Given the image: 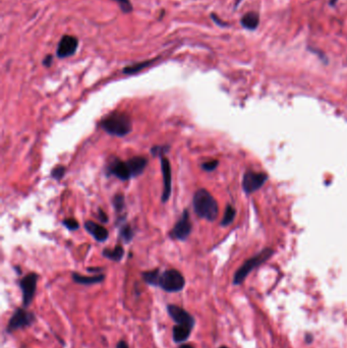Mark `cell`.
I'll use <instances>...</instances> for the list:
<instances>
[{"label": "cell", "instance_id": "e0dca14e", "mask_svg": "<svg viewBox=\"0 0 347 348\" xmlns=\"http://www.w3.org/2000/svg\"><path fill=\"white\" fill-rule=\"evenodd\" d=\"M160 269H154L151 271H146V272L142 273L143 280L146 284L154 287H158L159 279H160Z\"/></svg>", "mask_w": 347, "mask_h": 348}, {"label": "cell", "instance_id": "83f0119b", "mask_svg": "<svg viewBox=\"0 0 347 348\" xmlns=\"http://www.w3.org/2000/svg\"><path fill=\"white\" fill-rule=\"evenodd\" d=\"M219 164V161L218 160H210V161H207L205 163L202 164V168L207 171V172H211L213 170H215L217 168Z\"/></svg>", "mask_w": 347, "mask_h": 348}, {"label": "cell", "instance_id": "2e32d148", "mask_svg": "<svg viewBox=\"0 0 347 348\" xmlns=\"http://www.w3.org/2000/svg\"><path fill=\"white\" fill-rule=\"evenodd\" d=\"M191 329L179 325H174L172 328V340L174 343L181 344L188 340L191 334Z\"/></svg>", "mask_w": 347, "mask_h": 348}, {"label": "cell", "instance_id": "d590c367", "mask_svg": "<svg viewBox=\"0 0 347 348\" xmlns=\"http://www.w3.org/2000/svg\"><path fill=\"white\" fill-rule=\"evenodd\" d=\"M219 348H228V347H226V346H220Z\"/></svg>", "mask_w": 347, "mask_h": 348}, {"label": "cell", "instance_id": "484cf974", "mask_svg": "<svg viewBox=\"0 0 347 348\" xmlns=\"http://www.w3.org/2000/svg\"><path fill=\"white\" fill-rule=\"evenodd\" d=\"M62 224L70 231H75V230H78L80 228V225H79L78 221H76L73 218H67V219L63 220Z\"/></svg>", "mask_w": 347, "mask_h": 348}, {"label": "cell", "instance_id": "8fae6325", "mask_svg": "<svg viewBox=\"0 0 347 348\" xmlns=\"http://www.w3.org/2000/svg\"><path fill=\"white\" fill-rule=\"evenodd\" d=\"M107 172L123 181H128L132 178V173L127 162H123L117 157H114L109 162L107 166Z\"/></svg>", "mask_w": 347, "mask_h": 348}, {"label": "cell", "instance_id": "ac0fdd59", "mask_svg": "<svg viewBox=\"0 0 347 348\" xmlns=\"http://www.w3.org/2000/svg\"><path fill=\"white\" fill-rule=\"evenodd\" d=\"M259 23H260V17L257 13H249V14H246L243 19L241 20V24L242 26L247 29V30H251V31H254L258 28L259 26Z\"/></svg>", "mask_w": 347, "mask_h": 348}, {"label": "cell", "instance_id": "1f68e13d", "mask_svg": "<svg viewBox=\"0 0 347 348\" xmlns=\"http://www.w3.org/2000/svg\"><path fill=\"white\" fill-rule=\"evenodd\" d=\"M115 348H130V346H129L127 341L121 340V341H119V343L117 344V347H115Z\"/></svg>", "mask_w": 347, "mask_h": 348}, {"label": "cell", "instance_id": "5b68a950", "mask_svg": "<svg viewBox=\"0 0 347 348\" xmlns=\"http://www.w3.org/2000/svg\"><path fill=\"white\" fill-rule=\"evenodd\" d=\"M185 286V279L178 270L169 269L161 273L158 287L169 293L180 292Z\"/></svg>", "mask_w": 347, "mask_h": 348}, {"label": "cell", "instance_id": "44dd1931", "mask_svg": "<svg viewBox=\"0 0 347 348\" xmlns=\"http://www.w3.org/2000/svg\"><path fill=\"white\" fill-rule=\"evenodd\" d=\"M237 216V210L235 209V207H233L231 205H227L223 218L221 220V225L222 226H228L231 223H233L236 219Z\"/></svg>", "mask_w": 347, "mask_h": 348}, {"label": "cell", "instance_id": "9a60e30c", "mask_svg": "<svg viewBox=\"0 0 347 348\" xmlns=\"http://www.w3.org/2000/svg\"><path fill=\"white\" fill-rule=\"evenodd\" d=\"M127 164L132 173V177L142 174L147 167L148 160L145 157H133L127 161Z\"/></svg>", "mask_w": 347, "mask_h": 348}, {"label": "cell", "instance_id": "836d02e7", "mask_svg": "<svg viewBox=\"0 0 347 348\" xmlns=\"http://www.w3.org/2000/svg\"><path fill=\"white\" fill-rule=\"evenodd\" d=\"M178 348H195L194 346H192V345H190V344H186V343H183V344H181V345H179V347Z\"/></svg>", "mask_w": 347, "mask_h": 348}, {"label": "cell", "instance_id": "30bf717a", "mask_svg": "<svg viewBox=\"0 0 347 348\" xmlns=\"http://www.w3.org/2000/svg\"><path fill=\"white\" fill-rule=\"evenodd\" d=\"M79 47L78 38L71 35H64L57 45L56 54L59 58H66L73 55Z\"/></svg>", "mask_w": 347, "mask_h": 348}, {"label": "cell", "instance_id": "6da1fadb", "mask_svg": "<svg viewBox=\"0 0 347 348\" xmlns=\"http://www.w3.org/2000/svg\"><path fill=\"white\" fill-rule=\"evenodd\" d=\"M192 207L200 218L210 222L215 221L219 214L217 201L205 188H201L195 192L194 199H192Z\"/></svg>", "mask_w": 347, "mask_h": 348}, {"label": "cell", "instance_id": "8992f818", "mask_svg": "<svg viewBox=\"0 0 347 348\" xmlns=\"http://www.w3.org/2000/svg\"><path fill=\"white\" fill-rule=\"evenodd\" d=\"M38 280H39V275L35 272H32L27 274L19 282L20 288L22 290V304L26 308H28L34 300Z\"/></svg>", "mask_w": 347, "mask_h": 348}, {"label": "cell", "instance_id": "4dcf8cb0", "mask_svg": "<svg viewBox=\"0 0 347 348\" xmlns=\"http://www.w3.org/2000/svg\"><path fill=\"white\" fill-rule=\"evenodd\" d=\"M52 61H53V56H52V55H47V56L43 59V65L46 66V67H49V66H51V64H52Z\"/></svg>", "mask_w": 347, "mask_h": 348}, {"label": "cell", "instance_id": "d6a6232c", "mask_svg": "<svg viewBox=\"0 0 347 348\" xmlns=\"http://www.w3.org/2000/svg\"><path fill=\"white\" fill-rule=\"evenodd\" d=\"M87 271H88V272H92V273H100V272H102L103 269L99 268V267H95V268L91 267V268H88Z\"/></svg>", "mask_w": 347, "mask_h": 348}, {"label": "cell", "instance_id": "9c48e42d", "mask_svg": "<svg viewBox=\"0 0 347 348\" xmlns=\"http://www.w3.org/2000/svg\"><path fill=\"white\" fill-rule=\"evenodd\" d=\"M268 175L264 172L249 170L243 178V188L247 193H253L259 190L267 181Z\"/></svg>", "mask_w": 347, "mask_h": 348}, {"label": "cell", "instance_id": "d4e9b609", "mask_svg": "<svg viewBox=\"0 0 347 348\" xmlns=\"http://www.w3.org/2000/svg\"><path fill=\"white\" fill-rule=\"evenodd\" d=\"M113 2L120 6L122 12L125 14H130L133 11V6L130 0H113Z\"/></svg>", "mask_w": 347, "mask_h": 348}, {"label": "cell", "instance_id": "277c9868", "mask_svg": "<svg viewBox=\"0 0 347 348\" xmlns=\"http://www.w3.org/2000/svg\"><path fill=\"white\" fill-rule=\"evenodd\" d=\"M36 322V316L33 312L29 311L28 308L22 306L15 309L14 314L12 315L8 327H7V333L13 334L16 331L28 329L33 326V324Z\"/></svg>", "mask_w": 347, "mask_h": 348}, {"label": "cell", "instance_id": "5bb4252c", "mask_svg": "<svg viewBox=\"0 0 347 348\" xmlns=\"http://www.w3.org/2000/svg\"><path fill=\"white\" fill-rule=\"evenodd\" d=\"M71 278H72L73 282H75V283L89 286V285L102 283L105 280V275L104 274H98L95 276H84V275H81L79 273L74 272L71 274Z\"/></svg>", "mask_w": 347, "mask_h": 348}, {"label": "cell", "instance_id": "ba28073f", "mask_svg": "<svg viewBox=\"0 0 347 348\" xmlns=\"http://www.w3.org/2000/svg\"><path fill=\"white\" fill-rule=\"evenodd\" d=\"M191 222L187 210H184L181 217L170 231V238L177 241H185L191 232Z\"/></svg>", "mask_w": 347, "mask_h": 348}, {"label": "cell", "instance_id": "7c38bea8", "mask_svg": "<svg viewBox=\"0 0 347 348\" xmlns=\"http://www.w3.org/2000/svg\"><path fill=\"white\" fill-rule=\"evenodd\" d=\"M161 162V171L163 175V192H162V203H166L171 195V186H172V175H171V166L168 159L164 156L160 158Z\"/></svg>", "mask_w": 347, "mask_h": 348}, {"label": "cell", "instance_id": "f1b7e54d", "mask_svg": "<svg viewBox=\"0 0 347 348\" xmlns=\"http://www.w3.org/2000/svg\"><path fill=\"white\" fill-rule=\"evenodd\" d=\"M211 18H212V20L214 21V23H216L218 26H220V27H227L228 25H227V23H224L223 21H221L215 14H212L211 15Z\"/></svg>", "mask_w": 347, "mask_h": 348}, {"label": "cell", "instance_id": "4fadbf2b", "mask_svg": "<svg viewBox=\"0 0 347 348\" xmlns=\"http://www.w3.org/2000/svg\"><path fill=\"white\" fill-rule=\"evenodd\" d=\"M85 228L89 234L99 243L105 242L109 237L108 230L101 224L95 223L94 221H86Z\"/></svg>", "mask_w": 347, "mask_h": 348}, {"label": "cell", "instance_id": "603a6c76", "mask_svg": "<svg viewBox=\"0 0 347 348\" xmlns=\"http://www.w3.org/2000/svg\"><path fill=\"white\" fill-rule=\"evenodd\" d=\"M113 206H114L115 211H117L118 213L123 212L125 210V207H126L125 197L123 195H121V193H119V195L115 196L113 198Z\"/></svg>", "mask_w": 347, "mask_h": 348}, {"label": "cell", "instance_id": "4316f807", "mask_svg": "<svg viewBox=\"0 0 347 348\" xmlns=\"http://www.w3.org/2000/svg\"><path fill=\"white\" fill-rule=\"evenodd\" d=\"M64 173H65V167L58 165L52 169L51 176H52V178H54L56 180H60L64 176Z\"/></svg>", "mask_w": 347, "mask_h": 348}, {"label": "cell", "instance_id": "e575fe53", "mask_svg": "<svg viewBox=\"0 0 347 348\" xmlns=\"http://www.w3.org/2000/svg\"><path fill=\"white\" fill-rule=\"evenodd\" d=\"M338 2V0H330V5L333 7V6H335V4Z\"/></svg>", "mask_w": 347, "mask_h": 348}, {"label": "cell", "instance_id": "f546056e", "mask_svg": "<svg viewBox=\"0 0 347 348\" xmlns=\"http://www.w3.org/2000/svg\"><path fill=\"white\" fill-rule=\"evenodd\" d=\"M98 217H99V221L100 222H102V223H107L108 222V216H107V214L105 213V212H103V210H99L98 211Z\"/></svg>", "mask_w": 347, "mask_h": 348}, {"label": "cell", "instance_id": "cb8c5ba5", "mask_svg": "<svg viewBox=\"0 0 347 348\" xmlns=\"http://www.w3.org/2000/svg\"><path fill=\"white\" fill-rule=\"evenodd\" d=\"M168 150H169L168 146H155L151 149V153L153 156L161 158L164 156V154L168 152Z\"/></svg>", "mask_w": 347, "mask_h": 348}, {"label": "cell", "instance_id": "7402d4cb", "mask_svg": "<svg viewBox=\"0 0 347 348\" xmlns=\"http://www.w3.org/2000/svg\"><path fill=\"white\" fill-rule=\"evenodd\" d=\"M120 236L121 238L124 240L125 243H130L132 242L134 236H135V232L133 230V228L129 225V224H126L124 225L122 228H121V232H120Z\"/></svg>", "mask_w": 347, "mask_h": 348}, {"label": "cell", "instance_id": "d6986e66", "mask_svg": "<svg viewBox=\"0 0 347 348\" xmlns=\"http://www.w3.org/2000/svg\"><path fill=\"white\" fill-rule=\"evenodd\" d=\"M102 255L111 260V261H114V262H121L124 258V255H125V250L122 246H117L114 249L112 250H109V249H106L102 252Z\"/></svg>", "mask_w": 347, "mask_h": 348}, {"label": "cell", "instance_id": "3957f363", "mask_svg": "<svg viewBox=\"0 0 347 348\" xmlns=\"http://www.w3.org/2000/svg\"><path fill=\"white\" fill-rule=\"evenodd\" d=\"M272 249H265L261 253L257 254L253 258L247 260L242 267L237 271L234 276V284L235 285H241L246 278L249 276V274L252 272L254 269L261 266L265 262H267L273 255Z\"/></svg>", "mask_w": 347, "mask_h": 348}, {"label": "cell", "instance_id": "ffe728a7", "mask_svg": "<svg viewBox=\"0 0 347 348\" xmlns=\"http://www.w3.org/2000/svg\"><path fill=\"white\" fill-rule=\"evenodd\" d=\"M156 60H157V58H153L150 60H145V61H142L139 63H135L133 65H129V66L124 68V73L125 74H135V73L143 70L144 68L150 66L152 63H154Z\"/></svg>", "mask_w": 347, "mask_h": 348}, {"label": "cell", "instance_id": "7a4b0ae2", "mask_svg": "<svg viewBox=\"0 0 347 348\" xmlns=\"http://www.w3.org/2000/svg\"><path fill=\"white\" fill-rule=\"evenodd\" d=\"M100 127L111 136L125 137L132 132V121L127 114L115 112L104 118Z\"/></svg>", "mask_w": 347, "mask_h": 348}, {"label": "cell", "instance_id": "8d00e7d4", "mask_svg": "<svg viewBox=\"0 0 347 348\" xmlns=\"http://www.w3.org/2000/svg\"><path fill=\"white\" fill-rule=\"evenodd\" d=\"M240 2H242V0H238V4H237V5H239V4H240Z\"/></svg>", "mask_w": 347, "mask_h": 348}, {"label": "cell", "instance_id": "52a82bcc", "mask_svg": "<svg viewBox=\"0 0 347 348\" xmlns=\"http://www.w3.org/2000/svg\"><path fill=\"white\" fill-rule=\"evenodd\" d=\"M166 309H167L168 316L176 325L187 327L191 330H194L196 326V319L194 318V316L190 315L186 309H184L183 307L177 304H172V303L167 304Z\"/></svg>", "mask_w": 347, "mask_h": 348}]
</instances>
